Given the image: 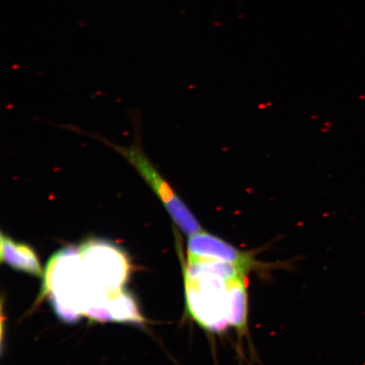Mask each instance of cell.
Masks as SVG:
<instances>
[{"label": "cell", "mask_w": 365, "mask_h": 365, "mask_svg": "<svg viewBox=\"0 0 365 365\" xmlns=\"http://www.w3.org/2000/svg\"><path fill=\"white\" fill-rule=\"evenodd\" d=\"M247 269L236 264L188 258L184 267L185 301L190 317L204 330L219 333L227 322L228 289L245 277Z\"/></svg>", "instance_id": "1"}, {"label": "cell", "mask_w": 365, "mask_h": 365, "mask_svg": "<svg viewBox=\"0 0 365 365\" xmlns=\"http://www.w3.org/2000/svg\"><path fill=\"white\" fill-rule=\"evenodd\" d=\"M86 279L98 290L115 294L122 290L129 276V261L115 245L90 240L79 248Z\"/></svg>", "instance_id": "2"}, {"label": "cell", "mask_w": 365, "mask_h": 365, "mask_svg": "<svg viewBox=\"0 0 365 365\" xmlns=\"http://www.w3.org/2000/svg\"><path fill=\"white\" fill-rule=\"evenodd\" d=\"M113 148L120 153L147 182L150 188L165 207L172 220L184 234L191 236L203 230L194 214L175 193L170 185L160 175L138 145L135 144L127 148L117 145H113Z\"/></svg>", "instance_id": "3"}, {"label": "cell", "mask_w": 365, "mask_h": 365, "mask_svg": "<svg viewBox=\"0 0 365 365\" xmlns=\"http://www.w3.org/2000/svg\"><path fill=\"white\" fill-rule=\"evenodd\" d=\"M189 237L188 258L234 264L249 271L257 264L250 253L237 249L220 237L204 230Z\"/></svg>", "instance_id": "4"}, {"label": "cell", "mask_w": 365, "mask_h": 365, "mask_svg": "<svg viewBox=\"0 0 365 365\" xmlns=\"http://www.w3.org/2000/svg\"><path fill=\"white\" fill-rule=\"evenodd\" d=\"M1 262L16 271L38 277H43L42 267L35 251L29 245L13 240L1 234Z\"/></svg>", "instance_id": "5"}, {"label": "cell", "mask_w": 365, "mask_h": 365, "mask_svg": "<svg viewBox=\"0 0 365 365\" xmlns=\"http://www.w3.org/2000/svg\"><path fill=\"white\" fill-rule=\"evenodd\" d=\"M249 300L245 277L232 282L227 296V322L230 327L243 332L248 324Z\"/></svg>", "instance_id": "6"}, {"label": "cell", "mask_w": 365, "mask_h": 365, "mask_svg": "<svg viewBox=\"0 0 365 365\" xmlns=\"http://www.w3.org/2000/svg\"><path fill=\"white\" fill-rule=\"evenodd\" d=\"M112 322L141 324L143 318L137 307L133 297L124 291L111 297L107 304Z\"/></svg>", "instance_id": "7"}]
</instances>
